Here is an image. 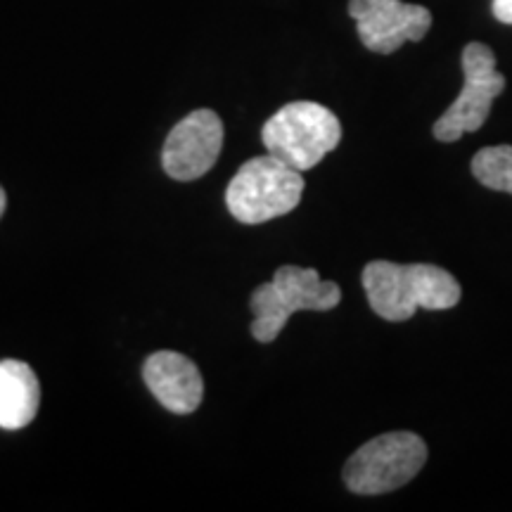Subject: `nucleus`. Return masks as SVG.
Segmentation results:
<instances>
[{
	"instance_id": "1",
	"label": "nucleus",
	"mask_w": 512,
	"mask_h": 512,
	"mask_svg": "<svg viewBox=\"0 0 512 512\" xmlns=\"http://www.w3.org/2000/svg\"><path fill=\"white\" fill-rule=\"evenodd\" d=\"M368 304L392 323L413 318L418 309L446 311L460 302V283L446 268L434 264H392L370 261L361 275Z\"/></svg>"
},
{
	"instance_id": "2",
	"label": "nucleus",
	"mask_w": 512,
	"mask_h": 512,
	"mask_svg": "<svg viewBox=\"0 0 512 512\" xmlns=\"http://www.w3.org/2000/svg\"><path fill=\"white\" fill-rule=\"evenodd\" d=\"M342 302V290L332 280H320L316 268L280 266L271 283L259 285L249 299L256 342H273L297 311H330Z\"/></svg>"
},
{
	"instance_id": "3",
	"label": "nucleus",
	"mask_w": 512,
	"mask_h": 512,
	"mask_svg": "<svg viewBox=\"0 0 512 512\" xmlns=\"http://www.w3.org/2000/svg\"><path fill=\"white\" fill-rule=\"evenodd\" d=\"M302 195V171L292 169L283 159L264 155L240 166L228 183L226 207L235 221L259 226L297 209Z\"/></svg>"
},
{
	"instance_id": "4",
	"label": "nucleus",
	"mask_w": 512,
	"mask_h": 512,
	"mask_svg": "<svg viewBox=\"0 0 512 512\" xmlns=\"http://www.w3.org/2000/svg\"><path fill=\"white\" fill-rule=\"evenodd\" d=\"M268 155L297 171L318 166L342 140V124L325 105L299 100L280 107L261 128Z\"/></svg>"
},
{
	"instance_id": "5",
	"label": "nucleus",
	"mask_w": 512,
	"mask_h": 512,
	"mask_svg": "<svg viewBox=\"0 0 512 512\" xmlns=\"http://www.w3.org/2000/svg\"><path fill=\"white\" fill-rule=\"evenodd\" d=\"M427 463L425 439L413 432H389L370 439L344 465L351 494L380 496L406 486Z\"/></svg>"
},
{
	"instance_id": "6",
	"label": "nucleus",
	"mask_w": 512,
	"mask_h": 512,
	"mask_svg": "<svg viewBox=\"0 0 512 512\" xmlns=\"http://www.w3.org/2000/svg\"><path fill=\"white\" fill-rule=\"evenodd\" d=\"M463 91L451 107L434 121V138L456 143L465 133H475L489 119L494 100L505 91V76L496 69L494 50L484 43H467L463 50Z\"/></svg>"
},
{
	"instance_id": "7",
	"label": "nucleus",
	"mask_w": 512,
	"mask_h": 512,
	"mask_svg": "<svg viewBox=\"0 0 512 512\" xmlns=\"http://www.w3.org/2000/svg\"><path fill=\"white\" fill-rule=\"evenodd\" d=\"M361 43L380 55H392L403 43H418L432 27V12L403 0H349Z\"/></svg>"
},
{
	"instance_id": "8",
	"label": "nucleus",
	"mask_w": 512,
	"mask_h": 512,
	"mask_svg": "<svg viewBox=\"0 0 512 512\" xmlns=\"http://www.w3.org/2000/svg\"><path fill=\"white\" fill-rule=\"evenodd\" d=\"M223 150V121L214 110H195L166 136L162 166L174 181H197Z\"/></svg>"
},
{
	"instance_id": "9",
	"label": "nucleus",
	"mask_w": 512,
	"mask_h": 512,
	"mask_svg": "<svg viewBox=\"0 0 512 512\" xmlns=\"http://www.w3.org/2000/svg\"><path fill=\"white\" fill-rule=\"evenodd\" d=\"M143 380L166 411L195 413L204 399V380L195 363L178 351H157L145 361Z\"/></svg>"
},
{
	"instance_id": "10",
	"label": "nucleus",
	"mask_w": 512,
	"mask_h": 512,
	"mask_svg": "<svg viewBox=\"0 0 512 512\" xmlns=\"http://www.w3.org/2000/svg\"><path fill=\"white\" fill-rule=\"evenodd\" d=\"M41 384L31 366L22 361H0V430H22L36 418Z\"/></svg>"
},
{
	"instance_id": "11",
	"label": "nucleus",
	"mask_w": 512,
	"mask_h": 512,
	"mask_svg": "<svg viewBox=\"0 0 512 512\" xmlns=\"http://www.w3.org/2000/svg\"><path fill=\"white\" fill-rule=\"evenodd\" d=\"M472 176L484 188L512 195V145H494L472 157Z\"/></svg>"
},
{
	"instance_id": "12",
	"label": "nucleus",
	"mask_w": 512,
	"mask_h": 512,
	"mask_svg": "<svg viewBox=\"0 0 512 512\" xmlns=\"http://www.w3.org/2000/svg\"><path fill=\"white\" fill-rule=\"evenodd\" d=\"M491 12L501 24H512V0H494Z\"/></svg>"
},
{
	"instance_id": "13",
	"label": "nucleus",
	"mask_w": 512,
	"mask_h": 512,
	"mask_svg": "<svg viewBox=\"0 0 512 512\" xmlns=\"http://www.w3.org/2000/svg\"><path fill=\"white\" fill-rule=\"evenodd\" d=\"M5 204H8V197H5V190L0 188V216H3V211H5Z\"/></svg>"
}]
</instances>
